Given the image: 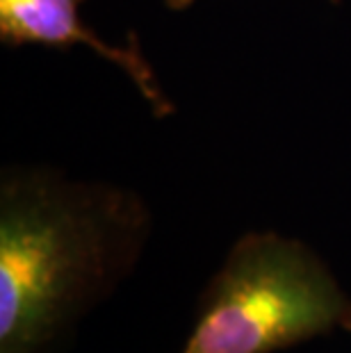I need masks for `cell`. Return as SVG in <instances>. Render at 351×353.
<instances>
[{"label":"cell","instance_id":"cell-2","mask_svg":"<svg viewBox=\"0 0 351 353\" xmlns=\"http://www.w3.org/2000/svg\"><path fill=\"white\" fill-rule=\"evenodd\" d=\"M351 333V296L317 251L297 237L251 230L201 292L178 353H279Z\"/></svg>","mask_w":351,"mask_h":353},{"label":"cell","instance_id":"cell-4","mask_svg":"<svg viewBox=\"0 0 351 353\" xmlns=\"http://www.w3.org/2000/svg\"><path fill=\"white\" fill-rule=\"evenodd\" d=\"M197 0H164V5L169 7L171 12H183V10H188V7H192Z\"/></svg>","mask_w":351,"mask_h":353},{"label":"cell","instance_id":"cell-1","mask_svg":"<svg viewBox=\"0 0 351 353\" xmlns=\"http://www.w3.org/2000/svg\"><path fill=\"white\" fill-rule=\"evenodd\" d=\"M153 214L135 190L46 167L0 178V353H55L137 262Z\"/></svg>","mask_w":351,"mask_h":353},{"label":"cell","instance_id":"cell-3","mask_svg":"<svg viewBox=\"0 0 351 353\" xmlns=\"http://www.w3.org/2000/svg\"><path fill=\"white\" fill-rule=\"evenodd\" d=\"M85 0H0V41L10 48L41 43L69 48L82 43L99 57L110 59L137 85L139 94L153 108L155 117H167L176 108L164 96L155 71L139 50L135 37L126 48L110 46L94 30L82 23L78 7Z\"/></svg>","mask_w":351,"mask_h":353}]
</instances>
